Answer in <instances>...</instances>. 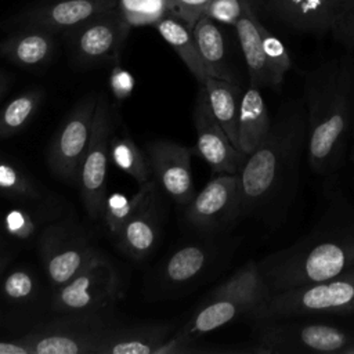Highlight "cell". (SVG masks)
<instances>
[{"label": "cell", "instance_id": "obj_1", "mask_svg": "<svg viewBox=\"0 0 354 354\" xmlns=\"http://www.w3.org/2000/svg\"><path fill=\"white\" fill-rule=\"evenodd\" d=\"M307 145L303 100H286L272 118L267 138L246 156L239 176L241 218H259L278 228L296 199L300 162Z\"/></svg>", "mask_w": 354, "mask_h": 354}, {"label": "cell", "instance_id": "obj_2", "mask_svg": "<svg viewBox=\"0 0 354 354\" xmlns=\"http://www.w3.org/2000/svg\"><path fill=\"white\" fill-rule=\"evenodd\" d=\"M257 264L271 295L354 268V205L340 192L330 195L304 235L266 254Z\"/></svg>", "mask_w": 354, "mask_h": 354}, {"label": "cell", "instance_id": "obj_3", "mask_svg": "<svg viewBox=\"0 0 354 354\" xmlns=\"http://www.w3.org/2000/svg\"><path fill=\"white\" fill-rule=\"evenodd\" d=\"M354 59L342 55L308 69L303 79L307 120V162L319 176L335 173L343 163L353 130Z\"/></svg>", "mask_w": 354, "mask_h": 354}, {"label": "cell", "instance_id": "obj_4", "mask_svg": "<svg viewBox=\"0 0 354 354\" xmlns=\"http://www.w3.org/2000/svg\"><path fill=\"white\" fill-rule=\"evenodd\" d=\"M270 295L257 261L249 260L205 297L177 335L191 344L199 336L227 324L242 318L252 319Z\"/></svg>", "mask_w": 354, "mask_h": 354}, {"label": "cell", "instance_id": "obj_5", "mask_svg": "<svg viewBox=\"0 0 354 354\" xmlns=\"http://www.w3.org/2000/svg\"><path fill=\"white\" fill-rule=\"evenodd\" d=\"M354 340V330L308 317L253 319L252 353L342 354Z\"/></svg>", "mask_w": 354, "mask_h": 354}, {"label": "cell", "instance_id": "obj_6", "mask_svg": "<svg viewBox=\"0 0 354 354\" xmlns=\"http://www.w3.org/2000/svg\"><path fill=\"white\" fill-rule=\"evenodd\" d=\"M354 314V268L324 281L300 285L270 297L253 315L257 318Z\"/></svg>", "mask_w": 354, "mask_h": 354}, {"label": "cell", "instance_id": "obj_7", "mask_svg": "<svg viewBox=\"0 0 354 354\" xmlns=\"http://www.w3.org/2000/svg\"><path fill=\"white\" fill-rule=\"evenodd\" d=\"M118 290L115 268L105 256L97 253L75 277L55 289L51 306L59 313H94L113 303Z\"/></svg>", "mask_w": 354, "mask_h": 354}, {"label": "cell", "instance_id": "obj_8", "mask_svg": "<svg viewBox=\"0 0 354 354\" xmlns=\"http://www.w3.org/2000/svg\"><path fill=\"white\" fill-rule=\"evenodd\" d=\"M112 120L109 104L104 95H98L90 141L80 162L76 180L86 212L93 220L101 218L106 198Z\"/></svg>", "mask_w": 354, "mask_h": 354}, {"label": "cell", "instance_id": "obj_9", "mask_svg": "<svg viewBox=\"0 0 354 354\" xmlns=\"http://www.w3.org/2000/svg\"><path fill=\"white\" fill-rule=\"evenodd\" d=\"M130 29L118 6L95 14L66 32L75 62L90 66L118 61Z\"/></svg>", "mask_w": 354, "mask_h": 354}, {"label": "cell", "instance_id": "obj_10", "mask_svg": "<svg viewBox=\"0 0 354 354\" xmlns=\"http://www.w3.org/2000/svg\"><path fill=\"white\" fill-rule=\"evenodd\" d=\"M259 15L293 33L324 35L354 0H254Z\"/></svg>", "mask_w": 354, "mask_h": 354}, {"label": "cell", "instance_id": "obj_11", "mask_svg": "<svg viewBox=\"0 0 354 354\" xmlns=\"http://www.w3.org/2000/svg\"><path fill=\"white\" fill-rule=\"evenodd\" d=\"M98 95L83 98L68 115L48 151L51 171L65 181H76L80 162L93 130V119Z\"/></svg>", "mask_w": 354, "mask_h": 354}, {"label": "cell", "instance_id": "obj_12", "mask_svg": "<svg viewBox=\"0 0 354 354\" xmlns=\"http://www.w3.org/2000/svg\"><path fill=\"white\" fill-rule=\"evenodd\" d=\"M185 206L187 220L199 230L230 227L241 218L238 173H218Z\"/></svg>", "mask_w": 354, "mask_h": 354}, {"label": "cell", "instance_id": "obj_13", "mask_svg": "<svg viewBox=\"0 0 354 354\" xmlns=\"http://www.w3.org/2000/svg\"><path fill=\"white\" fill-rule=\"evenodd\" d=\"M192 120L196 131L195 151L210 166L212 171L216 174L239 173L248 155L232 144L214 118L203 86H199L195 98Z\"/></svg>", "mask_w": 354, "mask_h": 354}, {"label": "cell", "instance_id": "obj_14", "mask_svg": "<svg viewBox=\"0 0 354 354\" xmlns=\"http://www.w3.org/2000/svg\"><path fill=\"white\" fill-rule=\"evenodd\" d=\"M194 148L158 140L147 145V159L155 181L178 205H187L195 195L191 158Z\"/></svg>", "mask_w": 354, "mask_h": 354}, {"label": "cell", "instance_id": "obj_15", "mask_svg": "<svg viewBox=\"0 0 354 354\" xmlns=\"http://www.w3.org/2000/svg\"><path fill=\"white\" fill-rule=\"evenodd\" d=\"M116 6L118 0H44L21 11L14 24L17 28L32 26L66 33L95 14Z\"/></svg>", "mask_w": 354, "mask_h": 354}, {"label": "cell", "instance_id": "obj_16", "mask_svg": "<svg viewBox=\"0 0 354 354\" xmlns=\"http://www.w3.org/2000/svg\"><path fill=\"white\" fill-rule=\"evenodd\" d=\"M108 326L95 319L47 326L21 337L32 354H95L98 342Z\"/></svg>", "mask_w": 354, "mask_h": 354}, {"label": "cell", "instance_id": "obj_17", "mask_svg": "<svg viewBox=\"0 0 354 354\" xmlns=\"http://www.w3.org/2000/svg\"><path fill=\"white\" fill-rule=\"evenodd\" d=\"M97 253L94 248L66 242L54 230H47L41 238L43 261L48 279L55 289L75 277Z\"/></svg>", "mask_w": 354, "mask_h": 354}, {"label": "cell", "instance_id": "obj_18", "mask_svg": "<svg viewBox=\"0 0 354 354\" xmlns=\"http://www.w3.org/2000/svg\"><path fill=\"white\" fill-rule=\"evenodd\" d=\"M242 12L234 25L238 41L246 62L249 82L256 83L261 88H272V80L263 53L261 37L259 30L260 15L254 0H241Z\"/></svg>", "mask_w": 354, "mask_h": 354}, {"label": "cell", "instance_id": "obj_19", "mask_svg": "<svg viewBox=\"0 0 354 354\" xmlns=\"http://www.w3.org/2000/svg\"><path fill=\"white\" fill-rule=\"evenodd\" d=\"M55 33L32 26L18 28L0 41V55L22 68L47 64L55 48Z\"/></svg>", "mask_w": 354, "mask_h": 354}, {"label": "cell", "instance_id": "obj_20", "mask_svg": "<svg viewBox=\"0 0 354 354\" xmlns=\"http://www.w3.org/2000/svg\"><path fill=\"white\" fill-rule=\"evenodd\" d=\"M272 118L261 87L249 82L243 91L238 115V148L245 153H252L270 134Z\"/></svg>", "mask_w": 354, "mask_h": 354}, {"label": "cell", "instance_id": "obj_21", "mask_svg": "<svg viewBox=\"0 0 354 354\" xmlns=\"http://www.w3.org/2000/svg\"><path fill=\"white\" fill-rule=\"evenodd\" d=\"M166 326H129L106 328L95 354H156L167 340Z\"/></svg>", "mask_w": 354, "mask_h": 354}, {"label": "cell", "instance_id": "obj_22", "mask_svg": "<svg viewBox=\"0 0 354 354\" xmlns=\"http://www.w3.org/2000/svg\"><path fill=\"white\" fill-rule=\"evenodd\" d=\"M210 109L221 124L230 140L238 147V115L241 98L243 94L242 87L236 82H230L217 77H206L203 84Z\"/></svg>", "mask_w": 354, "mask_h": 354}, {"label": "cell", "instance_id": "obj_23", "mask_svg": "<svg viewBox=\"0 0 354 354\" xmlns=\"http://www.w3.org/2000/svg\"><path fill=\"white\" fill-rule=\"evenodd\" d=\"M153 26L163 40L176 51L198 83L203 84L209 75L201 58L192 28L171 14H166Z\"/></svg>", "mask_w": 354, "mask_h": 354}, {"label": "cell", "instance_id": "obj_24", "mask_svg": "<svg viewBox=\"0 0 354 354\" xmlns=\"http://www.w3.org/2000/svg\"><path fill=\"white\" fill-rule=\"evenodd\" d=\"M192 33L201 54V58L206 66L207 75L217 79L236 82L228 62L225 53V41L223 32L217 26L216 21L202 15L192 28Z\"/></svg>", "mask_w": 354, "mask_h": 354}, {"label": "cell", "instance_id": "obj_25", "mask_svg": "<svg viewBox=\"0 0 354 354\" xmlns=\"http://www.w3.org/2000/svg\"><path fill=\"white\" fill-rule=\"evenodd\" d=\"M120 248L134 259L148 256L158 239V213L155 198L134 217H131L116 235Z\"/></svg>", "mask_w": 354, "mask_h": 354}, {"label": "cell", "instance_id": "obj_26", "mask_svg": "<svg viewBox=\"0 0 354 354\" xmlns=\"http://www.w3.org/2000/svg\"><path fill=\"white\" fill-rule=\"evenodd\" d=\"M155 185L156 181L148 180L147 183L141 184L140 189L133 195L119 192L106 195L101 217L112 235H118L120 228L155 198Z\"/></svg>", "mask_w": 354, "mask_h": 354}, {"label": "cell", "instance_id": "obj_27", "mask_svg": "<svg viewBox=\"0 0 354 354\" xmlns=\"http://www.w3.org/2000/svg\"><path fill=\"white\" fill-rule=\"evenodd\" d=\"M212 252L206 246L187 245L174 252L166 263L167 281L183 285L195 279L210 263Z\"/></svg>", "mask_w": 354, "mask_h": 354}, {"label": "cell", "instance_id": "obj_28", "mask_svg": "<svg viewBox=\"0 0 354 354\" xmlns=\"http://www.w3.org/2000/svg\"><path fill=\"white\" fill-rule=\"evenodd\" d=\"M43 100L40 88L21 93L0 112V138H8L21 133L30 122Z\"/></svg>", "mask_w": 354, "mask_h": 354}, {"label": "cell", "instance_id": "obj_29", "mask_svg": "<svg viewBox=\"0 0 354 354\" xmlns=\"http://www.w3.org/2000/svg\"><path fill=\"white\" fill-rule=\"evenodd\" d=\"M109 158L118 169L133 177L140 185L151 180V167L140 148L129 136L111 137Z\"/></svg>", "mask_w": 354, "mask_h": 354}, {"label": "cell", "instance_id": "obj_30", "mask_svg": "<svg viewBox=\"0 0 354 354\" xmlns=\"http://www.w3.org/2000/svg\"><path fill=\"white\" fill-rule=\"evenodd\" d=\"M259 30L261 37L263 53L266 57V62L270 71V76L272 80V90H279L285 75L292 68V59L288 48L282 43V40L275 36L261 21H259Z\"/></svg>", "mask_w": 354, "mask_h": 354}, {"label": "cell", "instance_id": "obj_31", "mask_svg": "<svg viewBox=\"0 0 354 354\" xmlns=\"http://www.w3.org/2000/svg\"><path fill=\"white\" fill-rule=\"evenodd\" d=\"M118 8L131 28L155 25L169 14L167 0H118Z\"/></svg>", "mask_w": 354, "mask_h": 354}, {"label": "cell", "instance_id": "obj_32", "mask_svg": "<svg viewBox=\"0 0 354 354\" xmlns=\"http://www.w3.org/2000/svg\"><path fill=\"white\" fill-rule=\"evenodd\" d=\"M0 195L37 198L39 192L32 180L19 167L0 159Z\"/></svg>", "mask_w": 354, "mask_h": 354}, {"label": "cell", "instance_id": "obj_33", "mask_svg": "<svg viewBox=\"0 0 354 354\" xmlns=\"http://www.w3.org/2000/svg\"><path fill=\"white\" fill-rule=\"evenodd\" d=\"M36 290V282L30 272L25 270H14L3 282V293L12 301L28 300Z\"/></svg>", "mask_w": 354, "mask_h": 354}, {"label": "cell", "instance_id": "obj_34", "mask_svg": "<svg viewBox=\"0 0 354 354\" xmlns=\"http://www.w3.org/2000/svg\"><path fill=\"white\" fill-rule=\"evenodd\" d=\"M210 0H167L169 14L194 28L196 21L205 14Z\"/></svg>", "mask_w": 354, "mask_h": 354}, {"label": "cell", "instance_id": "obj_35", "mask_svg": "<svg viewBox=\"0 0 354 354\" xmlns=\"http://www.w3.org/2000/svg\"><path fill=\"white\" fill-rule=\"evenodd\" d=\"M242 12L241 0H210L205 14L216 22L225 25H235Z\"/></svg>", "mask_w": 354, "mask_h": 354}, {"label": "cell", "instance_id": "obj_36", "mask_svg": "<svg viewBox=\"0 0 354 354\" xmlns=\"http://www.w3.org/2000/svg\"><path fill=\"white\" fill-rule=\"evenodd\" d=\"M4 228L10 235L25 239L35 232V223L26 212L12 209L4 217Z\"/></svg>", "mask_w": 354, "mask_h": 354}, {"label": "cell", "instance_id": "obj_37", "mask_svg": "<svg viewBox=\"0 0 354 354\" xmlns=\"http://www.w3.org/2000/svg\"><path fill=\"white\" fill-rule=\"evenodd\" d=\"M134 84H136L134 77L129 71L123 69L119 65L112 69L111 79H109V86H111V90H112L116 100L123 101V100L129 98L133 88H134Z\"/></svg>", "mask_w": 354, "mask_h": 354}, {"label": "cell", "instance_id": "obj_38", "mask_svg": "<svg viewBox=\"0 0 354 354\" xmlns=\"http://www.w3.org/2000/svg\"><path fill=\"white\" fill-rule=\"evenodd\" d=\"M330 33L336 40L347 47H354V3L351 7L337 19Z\"/></svg>", "mask_w": 354, "mask_h": 354}, {"label": "cell", "instance_id": "obj_39", "mask_svg": "<svg viewBox=\"0 0 354 354\" xmlns=\"http://www.w3.org/2000/svg\"><path fill=\"white\" fill-rule=\"evenodd\" d=\"M7 82H8L7 75H4V73L0 72V97L3 95V93H4L6 88H7Z\"/></svg>", "mask_w": 354, "mask_h": 354}, {"label": "cell", "instance_id": "obj_40", "mask_svg": "<svg viewBox=\"0 0 354 354\" xmlns=\"http://www.w3.org/2000/svg\"><path fill=\"white\" fill-rule=\"evenodd\" d=\"M342 354H354V340L343 350V353Z\"/></svg>", "mask_w": 354, "mask_h": 354}, {"label": "cell", "instance_id": "obj_41", "mask_svg": "<svg viewBox=\"0 0 354 354\" xmlns=\"http://www.w3.org/2000/svg\"><path fill=\"white\" fill-rule=\"evenodd\" d=\"M353 115H354V72H353Z\"/></svg>", "mask_w": 354, "mask_h": 354}, {"label": "cell", "instance_id": "obj_42", "mask_svg": "<svg viewBox=\"0 0 354 354\" xmlns=\"http://www.w3.org/2000/svg\"><path fill=\"white\" fill-rule=\"evenodd\" d=\"M351 160H353V163H354V149H353V153H351Z\"/></svg>", "mask_w": 354, "mask_h": 354}, {"label": "cell", "instance_id": "obj_43", "mask_svg": "<svg viewBox=\"0 0 354 354\" xmlns=\"http://www.w3.org/2000/svg\"><path fill=\"white\" fill-rule=\"evenodd\" d=\"M3 264H4V263H3V261H0V272H1V268H3Z\"/></svg>", "mask_w": 354, "mask_h": 354}, {"label": "cell", "instance_id": "obj_44", "mask_svg": "<svg viewBox=\"0 0 354 354\" xmlns=\"http://www.w3.org/2000/svg\"><path fill=\"white\" fill-rule=\"evenodd\" d=\"M353 131H354V115H353Z\"/></svg>", "mask_w": 354, "mask_h": 354}]
</instances>
